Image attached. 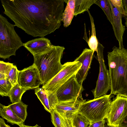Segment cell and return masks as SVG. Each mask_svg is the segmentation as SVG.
<instances>
[{"instance_id":"obj_1","label":"cell","mask_w":127,"mask_h":127,"mask_svg":"<svg viewBox=\"0 0 127 127\" xmlns=\"http://www.w3.org/2000/svg\"><path fill=\"white\" fill-rule=\"evenodd\" d=\"M3 13L33 37H44L61 25L64 0H0Z\"/></svg>"},{"instance_id":"obj_2","label":"cell","mask_w":127,"mask_h":127,"mask_svg":"<svg viewBox=\"0 0 127 127\" xmlns=\"http://www.w3.org/2000/svg\"><path fill=\"white\" fill-rule=\"evenodd\" d=\"M107 53L111 95L127 97V49L114 46Z\"/></svg>"},{"instance_id":"obj_3","label":"cell","mask_w":127,"mask_h":127,"mask_svg":"<svg viewBox=\"0 0 127 127\" xmlns=\"http://www.w3.org/2000/svg\"><path fill=\"white\" fill-rule=\"evenodd\" d=\"M65 48L53 45L46 51L33 56L34 63L38 69L44 86L63 68L61 64Z\"/></svg>"},{"instance_id":"obj_4","label":"cell","mask_w":127,"mask_h":127,"mask_svg":"<svg viewBox=\"0 0 127 127\" xmlns=\"http://www.w3.org/2000/svg\"><path fill=\"white\" fill-rule=\"evenodd\" d=\"M15 25L0 15V58L4 59L15 56L16 51L23 46L20 37L14 29Z\"/></svg>"},{"instance_id":"obj_5","label":"cell","mask_w":127,"mask_h":127,"mask_svg":"<svg viewBox=\"0 0 127 127\" xmlns=\"http://www.w3.org/2000/svg\"><path fill=\"white\" fill-rule=\"evenodd\" d=\"M110 94L82 102L79 105L78 112L91 123L106 119L111 100L113 96Z\"/></svg>"},{"instance_id":"obj_6","label":"cell","mask_w":127,"mask_h":127,"mask_svg":"<svg viewBox=\"0 0 127 127\" xmlns=\"http://www.w3.org/2000/svg\"><path fill=\"white\" fill-rule=\"evenodd\" d=\"M104 47L99 42L97 48L96 59L99 65L98 77L95 89L91 91L94 98L106 95L111 89V82L109 70L104 63L103 54Z\"/></svg>"},{"instance_id":"obj_7","label":"cell","mask_w":127,"mask_h":127,"mask_svg":"<svg viewBox=\"0 0 127 127\" xmlns=\"http://www.w3.org/2000/svg\"><path fill=\"white\" fill-rule=\"evenodd\" d=\"M62 69L42 88L45 91L56 93L58 89L71 78L75 76L82 64L78 61L67 62Z\"/></svg>"},{"instance_id":"obj_8","label":"cell","mask_w":127,"mask_h":127,"mask_svg":"<svg viewBox=\"0 0 127 127\" xmlns=\"http://www.w3.org/2000/svg\"><path fill=\"white\" fill-rule=\"evenodd\" d=\"M84 90L82 85L76 80L75 75L60 87L56 94L59 102L69 101L83 102L82 92Z\"/></svg>"},{"instance_id":"obj_9","label":"cell","mask_w":127,"mask_h":127,"mask_svg":"<svg viewBox=\"0 0 127 127\" xmlns=\"http://www.w3.org/2000/svg\"><path fill=\"white\" fill-rule=\"evenodd\" d=\"M127 116V97L117 95L111 101L106 119L109 127H118Z\"/></svg>"},{"instance_id":"obj_10","label":"cell","mask_w":127,"mask_h":127,"mask_svg":"<svg viewBox=\"0 0 127 127\" xmlns=\"http://www.w3.org/2000/svg\"><path fill=\"white\" fill-rule=\"evenodd\" d=\"M18 83L21 87L29 88L31 90L39 87L42 84L38 71L34 64L19 70Z\"/></svg>"},{"instance_id":"obj_11","label":"cell","mask_w":127,"mask_h":127,"mask_svg":"<svg viewBox=\"0 0 127 127\" xmlns=\"http://www.w3.org/2000/svg\"><path fill=\"white\" fill-rule=\"evenodd\" d=\"M94 52L91 49L86 48L74 61L81 63V66L75 75L78 82L82 85L86 79L92 60Z\"/></svg>"},{"instance_id":"obj_12","label":"cell","mask_w":127,"mask_h":127,"mask_svg":"<svg viewBox=\"0 0 127 127\" xmlns=\"http://www.w3.org/2000/svg\"><path fill=\"white\" fill-rule=\"evenodd\" d=\"M111 10L112 24V26L117 40L118 41L119 48H124L123 45V36L125 30V26L122 24V15L120 11L108 0Z\"/></svg>"},{"instance_id":"obj_13","label":"cell","mask_w":127,"mask_h":127,"mask_svg":"<svg viewBox=\"0 0 127 127\" xmlns=\"http://www.w3.org/2000/svg\"><path fill=\"white\" fill-rule=\"evenodd\" d=\"M53 45L48 39L41 37L27 41L23 46L33 56L44 52Z\"/></svg>"},{"instance_id":"obj_14","label":"cell","mask_w":127,"mask_h":127,"mask_svg":"<svg viewBox=\"0 0 127 127\" xmlns=\"http://www.w3.org/2000/svg\"><path fill=\"white\" fill-rule=\"evenodd\" d=\"M82 102L75 101L59 102L54 109L59 115H72L78 112L79 105Z\"/></svg>"},{"instance_id":"obj_15","label":"cell","mask_w":127,"mask_h":127,"mask_svg":"<svg viewBox=\"0 0 127 127\" xmlns=\"http://www.w3.org/2000/svg\"><path fill=\"white\" fill-rule=\"evenodd\" d=\"M0 115L11 124H16L19 127L24 125V122L8 106L0 104Z\"/></svg>"},{"instance_id":"obj_16","label":"cell","mask_w":127,"mask_h":127,"mask_svg":"<svg viewBox=\"0 0 127 127\" xmlns=\"http://www.w3.org/2000/svg\"><path fill=\"white\" fill-rule=\"evenodd\" d=\"M75 0H68L64 11L62 21L65 27H68L71 24L75 14Z\"/></svg>"},{"instance_id":"obj_17","label":"cell","mask_w":127,"mask_h":127,"mask_svg":"<svg viewBox=\"0 0 127 127\" xmlns=\"http://www.w3.org/2000/svg\"><path fill=\"white\" fill-rule=\"evenodd\" d=\"M31 90L28 88L21 87L17 83L13 87L10 91L8 96L12 103H14L21 101V98L23 94L27 91Z\"/></svg>"},{"instance_id":"obj_18","label":"cell","mask_w":127,"mask_h":127,"mask_svg":"<svg viewBox=\"0 0 127 127\" xmlns=\"http://www.w3.org/2000/svg\"><path fill=\"white\" fill-rule=\"evenodd\" d=\"M8 106L12 111L24 122L27 116V109L28 105L21 101L14 103H12Z\"/></svg>"},{"instance_id":"obj_19","label":"cell","mask_w":127,"mask_h":127,"mask_svg":"<svg viewBox=\"0 0 127 127\" xmlns=\"http://www.w3.org/2000/svg\"><path fill=\"white\" fill-rule=\"evenodd\" d=\"M89 15L90 20L92 33L88 42V44L90 49L94 52H96L99 42L96 36L95 28L93 18L89 10L87 11Z\"/></svg>"},{"instance_id":"obj_20","label":"cell","mask_w":127,"mask_h":127,"mask_svg":"<svg viewBox=\"0 0 127 127\" xmlns=\"http://www.w3.org/2000/svg\"><path fill=\"white\" fill-rule=\"evenodd\" d=\"M97 0H76L75 1V16L83 13L90 9Z\"/></svg>"},{"instance_id":"obj_21","label":"cell","mask_w":127,"mask_h":127,"mask_svg":"<svg viewBox=\"0 0 127 127\" xmlns=\"http://www.w3.org/2000/svg\"><path fill=\"white\" fill-rule=\"evenodd\" d=\"M72 122L73 127H88L91 124L86 118L78 112L72 115Z\"/></svg>"},{"instance_id":"obj_22","label":"cell","mask_w":127,"mask_h":127,"mask_svg":"<svg viewBox=\"0 0 127 127\" xmlns=\"http://www.w3.org/2000/svg\"><path fill=\"white\" fill-rule=\"evenodd\" d=\"M35 93L44 106L45 109L51 113L48 96L45 91L42 88L37 87L34 89Z\"/></svg>"},{"instance_id":"obj_23","label":"cell","mask_w":127,"mask_h":127,"mask_svg":"<svg viewBox=\"0 0 127 127\" xmlns=\"http://www.w3.org/2000/svg\"><path fill=\"white\" fill-rule=\"evenodd\" d=\"M95 4L98 5L102 9L106 15L107 20L112 25V13L108 0H97Z\"/></svg>"},{"instance_id":"obj_24","label":"cell","mask_w":127,"mask_h":127,"mask_svg":"<svg viewBox=\"0 0 127 127\" xmlns=\"http://www.w3.org/2000/svg\"><path fill=\"white\" fill-rule=\"evenodd\" d=\"M13 86L7 78L0 80V95L4 96H8L9 93Z\"/></svg>"},{"instance_id":"obj_25","label":"cell","mask_w":127,"mask_h":127,"mask_svg":"<svg viewBox=\"0 0 127 127\" xmlns=\"http://www.w3.org/2000/svg\"><path fill=\"white\" fill-rule=\"evenodd\" d=\"M19 70L16 66L14 65L8 75L7 78L12 84L13 87L18 83V79Z\"/></svg>"},{"instance_id":"obj_26","label":"cell","mask_w":127,"mask_h":127,"mask_svg":"<svg viewBox=\"0 0 127 127\" xmlns=\"http://www.w3.org/2000/svg\"><path fill=\"white\" fill-rule=\"evenodd\" d=\"M50 113L51 122L55 127H64L59 115L54 109L51 110Z\"/></svg>"},{"instance_id":"obj_27","label":"cell","mask_w":127,"mask_h":127,"mask_svg":"<svg viewBox=\"0 0 127 127\" xmlns=\"http://www.w3.org/2000/svg\"><path fill=\"white\" fill-rule=\"evenodd\" d=\"M46 92L48 96L51 112V110L55 108L56 105L58 103V100L56 93L46 91Z\"/></svg>"},{"instance_id":"obj_28","label":"cell","mask_w":127,"mask_h":127,"mask_svg":"<svg viewBox=\"0 0 127 127\" xmlns=\"http://www.w3.org/2000/svg\"><path fill=\"white\" fill-rule=\"evenodd\" d=\"M13 64L0 61V73L5 74L7 76L14 66Z\"/></svg>"},{"instance_id":"obj_29","label":"cell","mask_w":127,"mask_h":127,"mask_svg":"<svg viewBox=\"0 0 127 127\" xmlns=\"http://www.w3.org/2000/svg\"><path fill=\"white\" fill-rule=\"evenodd\" d=\"M113 5L117 8L122 13L123 17L124 14L122 0H110Z\"/></svg>"},{"instance_id":"obj_30","label":"cell","mask_w":127,"mask_h":127,"mask_svg":"<svg viewBox=\"0 0 127 127\" xmlns=\"http://www.w3.org/2000/svg\"><path fill=\"white\" fill-rule=\"evenodd\" d=\"M105 119L95 122L91 123L88 126L89 127H102L104 126Z\"/></svg>"},{"instance_id":"obj_31","label":"cell","mask_w":127,"mask_h":127,"mask_svg":"<svg viewBox=\"0 0 127 127\" xmlns=\"http://www.w3.org/2000/svg\"><path fill=\"white\" fill-rule=\"evenodd\" d=\"M122 2L124 12L123 17L126 20L127 19V0H122Z\"/></svg>"},{"instance_id":"obj_32","label":"cell","mask_w":127,"mask_h":127,"mask_svg":"<svg viewBox=\"0 0 127 127\" xmlns=\"http://www.w3.org/2000/svg\"><path fill=\"white\" fill-rule=\"evenodd\" d=\"M0 127H10L8 125L6 124L4 119L1 118H0Z\"/></svg>"},{"instance_id":"obj_33","label":"cell","mask_w":127,"mask_h":127,"mask_svg":"<svg viewBox=\"0 0 127 127\" xmlns=\"http://www.w3.org/2000/svg\"><path fill=\"white\" fill-rule=\"evenodd\" d=\"M119 127H127V116L120 125Z\"/></svg>"},{"instance_id":"obj_34","label":"cell","mask_w":127,"mask_h":127,"mask_svg":"<svg viewBox=\"0 0 127 127\" xmlns=\"http://www.w3.org/2000/svg\"><path fill=\"white\" fill-rule=\"evenodd\" d=\"M7 78L6 75L4 74L0 73V80L6 79Z\"/></svg>"},{"instance_id":"obj_35","label":"cell","mask_w":127,"mask_h":127,"mask_svg":"<svg viewBox=\"0 0 127 127\" xmlns=\"http://www.w3.org/2000/svg\"><path fill=\"white\" fill-rule=\"evenodd\" d=\"M38 127V125L37 124H36L35 126H30L27 125H24L23 126L19 127Z\"/></svg>"},{"instance_id":"obj_36","label":"cell","mask_w":127,"mask_h":127,"mask_svg":"<svg viewBox=\"0 0 127 127\" xmlns=\"http://www.w3.org/2000/svg\"><path fill=\"white\" fill-rule=\"evenodd\" d=\"M125 24L126 27L127 28V19L125 20Z\"/></svg>"},{"instance_id":"obj_37","label":"cell","mask_w":127,"mask_h":127,"mask_svg":"<svg viewBox=\"0 0 127 127\" xmlns=\"http://www.w3.org/2000/svg\"><path fill=\"white\" fill-rule=\"evenodd\" d=\"M88 127H89V126H88ZM105 127V126H103V127Z\"/></svg>"},{"instance_id":"obj_38","label":"cell","mask_w":127,"mask_h":127,"mask_svg":"<svg viewBox=\"0 0 127 127\" xmlns=\"http://www.w3.org/2000/svg\"><path fill=\"white\" fill-rule=\"evenodd\" d=\"M38 127H40V126H39Z\"/></svg>"},{"instance_id":"obj_39","label":"cell","mask_w":127,"mask_h":127,"mask_svg":"<svg viewBox=\"0 0 127 127\" xmlns=\"http://www.w3.org/2000/svg\"></svg>"}]
</instances>
